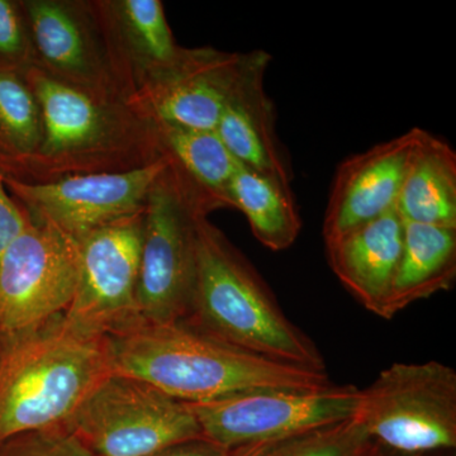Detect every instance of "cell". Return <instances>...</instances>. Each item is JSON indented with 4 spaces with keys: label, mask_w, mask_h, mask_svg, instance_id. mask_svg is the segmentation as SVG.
<instances>
[{
    "label": "cell",
    "mask_w": 456,
    "mask_h": 456,
    "mask_svg": "<svg viewBox=\"0 0 456 456\" xmlns=\"http://www.w3.org/2000/svg\"><path fill=\"white\" fill-rule=\"evenodd\" d=\"M230 203L244 213L254 236L269 250H287L298 239L302 220L288 180L239 164Z\"/></svg>",
    "instance_id": "17"
},
{
    "label": "cell",
    "mask_w": 456,
    "mask_h": 456,
    "mask_svg": "<svg viewBox=\"0 0 456 456\" xmlns=\"http://www.w3.org/2000/svg\"><path fill=\"white\" fill-rule=\"evenodd\" d=\"M375 443L358 419H347L228 450L227 456H369Z\"/></svg>",
    "instance_id": "22"
},
{
    "label": "cell",
    "mask_w": 456,
    "mask_h": 456,
    "mask_svg": "<svg viewBox=\"0 0 456 456\" xmlns=\"http://www.w3.org/2000/svg\"><path fill=\"white\" fill-rule=\"evenodd\" d=\"M77 281V240L31 221L0 260V341L8 344L62 316Z\"/></svg>",
    "instance_id": "7"
},
{
    "label": "cell",
    "mask_w": 456,
    "mask_h": 456,
    "mask_svg": "<svg viewBox=\"0 0 456 456\" xmlns=\"http://www.w3.org/2000/svg\"><path fill=\"white\" fill-rule=\"evenodd\" d=\"M397 208L326 244L327 260L341 284L365 308L388 320V303L403 242Z\"/></svg>",
    "instance_id": "14"
},
{
    "label": "cell",
    "mask_w": 456,
    "mask_h": 456,
    "mask_svg": "<svg viewBox=\"0 0 456 456\" xmlns=\"http://www.w3.org/2000/svg\"><path fill=\"white\" fill-rule=\"evenodd\" d=\"M143 211L77 239L79 281L62 314L77 331L106 338L140 318L137 305Z\"/></svg>",
    "instance_id": "9"
},
{
    "label": "cell",
    "mask_w": 456,
    "mask_h": 456,
    "mask_svg": "<svg viewBox=\"0 0 456 456\" xmlns=\"http://www.w3.org/2000/svg\"><path fill=\"white\" fill-rule=\"evenodd\" d=\"M395 208L406 222L456 228V152L446 141L424 132Z\"/></svg>",
    "instance_id": "16"
},
{
    "label": "cell",
    "mask_w": 456,
    "mask_h": 456,
    "mask_svg": "<svg viewBox=\"0 0 456 456\" xmlns=\"http://www.w3.org/2000/svg\"><path fill=\"white\" fill-rule=\"evenodd\" d=\"M456 281V228L404 221L403 242L388 303V320Z\"/></svg>",
    "instance_id": "15"
},
{
    "label": "cell",
    "mask_w": 456,
    "mask_h": 456,
    "mask_svg": "<svg viewBox=\"0 0 456 456\" xmlns=\"http://www.w3.org/2000/svg\"><path fill=\"white\" fill-rule=\"evenodd\" d=\"M42 140L40 107L20 74L0 69V174L11 161L38 151Z\"/></svg>",
    "instance_id": "21"
},
{
    "label": "cell",
    "mask_w": 456,
    "mask_h": 456,
    "mask_svg": "<svg viewBox=\"0 0 456 456\" xmlns=\"http://www.w3.org/2000/svg\"><path fill=\"white\" fill-rule=\"evenodd\" d=\"M161 134L171 169L206 198L213 208L231 207L230 184L239 163L216 131L161 125Z\"/></svg>",
    "instance_id": "19"
},
{
    "label": "cell",
    "mask_w": 456,
    "mask_h": 456,
    "mask_svg": "<svg viewBox=\"0 0 456 456\" xmlns=\"http://www.w3.org/2000/svg\"><path fill=\"white\" fill-rule=\"evenodd\" d=\"M242 60L244 53L183 51L179 61L160 74L154 108L161 125L216 131Z\"/></svg>",
    "instance_id": "13"
},
{
    "label": "cell",
    "mask_w": 456,
    "mask_h": 456,
    "mask_svg": "<svg viewBox=\"0 0 456 456\" xmlns=\"http://www.w3.org/2000/svg\"><path fill=\"white\" fill-rule=\"evenodd\" d=\"M20 5L0 0V69L18 74L27 60L29 38Z\"/></svg>",
    "instance_id": "25"
},
{
    "label": "cell",
    "mask_w": 456,
    "mask_h": 456,
    "mask_svg": "<svg viewBox=\"0 0 456 456\" xmlns=\"http://www.w3.org/2000/svg\"><path fill=\"white\" fill-rule=\"evenodd\" d=\"M211 208L170 165L150 191L143 209L137 284V305L143 320H187L196 278L197 224Z\"/></svg>",
    "instance_id": "4"
},
{
    "label": "cell",
    "mask_w": 456,
    "mask_h": 456,
    "mask_svg": "<svg viewBox=\"0 0 456 456\" xmlns=\"http://www.w3.org/2000/svg\"><path fill=\"white\" fill-rule=\"evenodd\" d=\"M362 389L331 386L316 391L265 389L188 403L204 439L226 450L278 439L354 419Z\"/></svg>",
    "instance_id": "8"
},
{
    "label": "cell",
    "mask_w": 456,
    "mask_h": 456,
    "mask_svg": "<svg viewBox=\"0 0 456 456\" xmlns=\"http://www.w3.org/2000/svg\"><path fill=\"white\" fill-rule=\"evenodd\" d=\"M3 347H4V344H3L2 341H0V355H2Z\"/></svg>",
    "instance_id": "29"
},
{
    "label": "cell",
    "mask_w": 456,
    "mask_h": 456,
    "mask_svg": "<svg viewBox=\"0 0 456 456\" xmlns=\"http://www.w3.org/2000/svg\"><path fill=\"white\" fill-rule=\"evenodd\" d=\"M28 86L40 107L42 154L77 151L97 142L106 131V114L80 90L36 70L28 75Z\"/></svg>",
    "instance_id": "18"
},
{
    "label": "cell",
    "mask_w": 456,
    "mask_h": 456,
    "mask_svg": "<svg viewBox=\"0 0 456 456\" xmlns=\"http://www.w3.org/2000/svg\"><path fill=\"white\" fill-rule=\"evenodd\" d=\"M25 9L33 44L45 61L64 74H86L88 42L73 13L64 4L46 0L26 3Z\"/></svg>",
    "instance_id": "20"
},
{
    "label": "cell",
    "mask_w": 456,
    "mask_h": 456,
    "mask_svg": "<svg viewBox=\"0 0 456 456\" xmlns=\"http://www.w3.org/2000/svg\"><path fill=\"white\" fill-rule=\"evenodd\" d=\"M369 456H422V455L401 454V452H392V450L383 448V446L378 445V444L375 443L373 452H371L370 454H369Z\"/></svg>",
    "instance_id": "28"
},
{
    "label": "cell",
    "mask_w": 456,
    "mask_h": 456,
    "mask_svg": "<svg viewBox=\"0 0 456 456\" xmlns=\"http://www.w3.org/2000/svg\"><path fill=\"white\" fill-rule=\"evenodd\" d=\"M31 217L20 209L0 179V260L9 246L31 224Z\"/></svg>",
    "instance_id": "26"
},
{
    "label": "cell",
    "mask_w": 456,
    "mask_h": 456,
    "mask_svg": "<svg viewBox=\"0 0 456 456\" xmlns=\"http://www.w3.org/2000/svg\"><path fill=\"white\" fill-rule=\"evenodd\" d=\"M185 321L237 349L326 371L314 342L285 316L259 273L206 217L197 224L196 278Z\"/></svg>",
    "instance_id": "2"
},
{
    "label": "cell",
    "mask_w": 456,
    "mask_h": 456,
    "mask_svg": "<svg viewBox=\"0 0 456 456\" xmlns=\"http://www.w3.org/2000/svg\"><path fill=\"white\" fill-rule=\"evenodd\" d=\"M228 450L207 439L188 441L150 456H227Z\"/></svg>",
    "instance_id": "27"
},
{
    "label": "cell",
    "mask_w": 456,
    "mask_h": 456,
    "mask_svg": "<svg viewBox=\"0 0 456 456\" xmlns=\"http://www.w3.org/2000/svg\"><path fill=\"white\" fill-rule=\"evenodd\" d=\"M424 132L419 127L411 128L342 161L326 207L322 228L325 244L395 209L408 167Z\"/></svg>",
    "instance_id": "11"
},
{
    "label": "cell",
    "mask_w": 456,
    "mask_h": 456,
    "mask_svg": "<svg viewBox=\"0 0 456 456\" xmlns=\"http://www.w3.org/2000/svg\"><path fill=\"white\" fill-rule=\"evenodd\" d=\"M119 16L132 46L155 66L159 75L179 61L184 50L174 41L161 2L125 0L119 5Z\"/></svg>",
    "instance_id": "23"
},
{
    "label": "cell",
    "mask_w": 456,
    "mask_h": 456,
    "mask_svg": "<svg viewBox=\"0 0 456 456\" xmlns=\"http://www.w3.org/2000/svg\"><path fill=\"white\" fill-rule=\"evenodd\" d=\"M167 158L125 173L90 174L31 184L0 175L5 188L37 218L77 240L110 222L139 215L169 167Z\"/></svg>",
    "instance_id": "10"
},
{
    "label": "cell",
    "mask_w": 456,
    "mask_h": 456,
    "mask_svg": "<svg viewBox=\"0 0 456 456\" xmlns=\"http://www.w3.org/2000/svg\"><path fill=\"white\" fill-rule=\"evenodd\" d=\"M110 374L106 338L62 316L4 344L0 355V444L25 432L66 426Z\"/></svg>",
    "instance_id": "3"
},
{
    "label": "cell",
    "mask_w": 456,
    "mask_h": 456,
    "mask_svg": "<svg viewBox=\"0 0 456 456\" xmlns=\"http://www.w3.org/2000/svg\"><path fill=\"white\" fill-rule=\"evenodd\" d=\"M106 345L110 373L136 378L185 403L265 389L316 391L334 386L326 371L237 349L187 321L140 317L106 336Z\"/></svg>",
    "instance_id": "1"
},
{
    "label": "cell",
    "mask_w": 456,
    "mask_h": 456,
    "mask_svg": "<svg viewBox=\"0 0 456 456\" xmlns=\"http://www.w3.org/2000/svg\"><path fill=\"white\" fill-rule=\"evenodd\" d=\"M270 60L272 56L263 50L244 53L216 134L237 163L292 182V171L275 130L274 104L264 88Z\"/></svg>",
    "instance_id": "12"
},
{
    "label": "cell",
    "mask_w": 456,
    "mask_h": 456,
    "mask_svg": "<svg viewBox=\"0 0 456 456\" xmlns=\"http://www.w3.org/2000/svg\"><path fill=\"white\" fill-rule=\"evenodd\" d=\"M66 428L93 456H150L204 439L188 403L112 373L84 399Z\"/></svg>",
    "instance_id": "6"
},
{
    "label": "cell",
    "mask_w": 456,
    "mask_h": 456,
    "mask_svg": "<svg viewBox=\"0 0 456 456\" xmlns=\"http://www.w3.org/2000/svg\"><path fill=\"white\" fill-rule=\"evenodd\" d=\"M0 456H93L66 426L25 432L0 444Z\"/></svg>",
    "instance_id": "24"
},
{
    "label": "cell",
    "mask_w": 456,
    "mask_h": 456,
    "mask_svg": "<svg viewBox=\"0 0 456 456\" xmlns=\"http://www.w3.org/2000/svg\"><path fill=\"white\" fill-rule=\"evenodd\" d=\"M355 419L383 448L424 455L456 446V371L431 360L395 362L362 398Z\"/></svg>",
    "instance_id": "5"
}]
</instances>
